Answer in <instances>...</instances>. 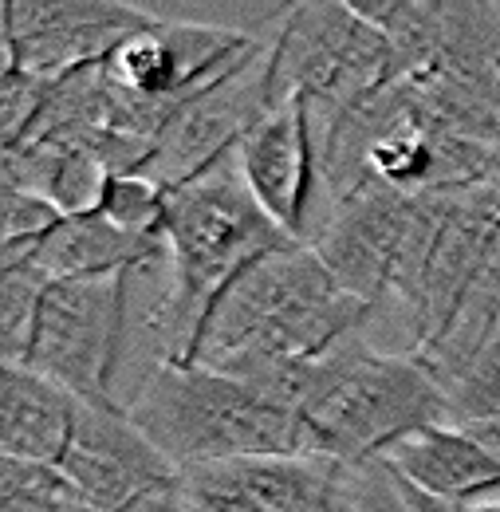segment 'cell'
Segmentation results:
<instances>
[{"mask_svg":"<svg viewBox=\"0 0 500 512\" xmlns=\"http://www.w3.org/2000/svg\"><path fill=\"white\" fill-rule=\"evenodd\" d=\"M418 193H398L386 186H367L331 205L319 221L312 245L327 272L363 304L382 308L394 288V268L414 225Z\"/></svg>","mask_w":500,"mask_h":512,"instance_id":"obj_9","label":"cell"},{"mask_svg":"<svg viewBox=\"0 0 500 512\" xmlns=\"http://www.w3.org/2000/svg\"><path fill=\"white\" fill-rule=\"evenodd\" d=\"M48 284L52 280L32 264L4 268V276H0V351H4V367H24L28 347H32V327H36Z\"/></svg>","mask_w":500,"mask_h":512,"instance_id":"obj_16","label":"cell"},{"mask_svg":"<svg viewBox=\"0 0 500 512\" xmlns=\"http://www.w3.org/2000/svg\"><path fill=\"white\" fill-rule=\"evenodd\" d=\"M402 481L453 509L500 501V461L461 426H430L382 457Z\"/></svg>","mask_w":500,"mask_h":512,"instance_id":"obj_12","label":"cell"},{"mask_svg":"<svg viewBox=\"0 0 500 512\" xmlns=\"http://www.w3.org/2000/svg\"><path fill=\"white\" fill-rule=\"evenodd\" d=\"M79 398L60 383L28 371H0V453L8 461H32L60 469L79 426Z\"/></svg>","mask_w":500,"mask_h":512,"instance_id":"obj_14","label":"cell"},{"mask_svg":"<svg viewBox=\"0 0 500 512\" xmlns=\"http://www.w3.org/2000/svg\"><path fill=\"white\" fill-rule=\"evenodd\" d=\"M457 512H500V501H481V505H469V509H457Z\"/></svg>","mask_w":500,"mask_h":512,"instance_id":"obj_23","label":"cell"},{"mask_svg":"<svg viewBox=\"0 0 500 512\" xmlns=\"http://www.w3.org/2000/svg\"><path fill=\"white\" fill-rule=\"evenodd\" d=\"M63 221L60 205L28 190L4 186V213H0V260L28 253L36 241H44Z\"/></svg>","mask_w":500,"mask_h":512,"instance_id":"obj_19","label":"cell"},{"mask_svg":"<svg viewBox=\"0 0 500 512\" xmlns=\"http://www.w3.org/2000/svg\"><path fill=\"white\" fill-rule=\"evenodd\" d=\"M469 434H473V438H477V442H481V446L489 449V453H493V457L500 461V418H497V422H481V426H469Z\"/></svg>","mask_w":500,"mask_h":512,"instance_id":"obj_21","label":"cell"},{"mask_svg":"<svg viewBox=\"0 0 500 512\" xmlns=\"http://www.w3.org/2000/svg\"><path fill=\"white\" fill-rule=\"evenodd\" d=\"M315 457L363 469L430 426H449L445 386L410 355L351 343L300 414Z\"/></svg>","mask_w":500,"mask_h":512,"instance_id":"obj_4","label":"cell"},{"mask_svg":"<svg viewBox=\"0 0 500 512\" xmlns=\"http://www.w3.org/2000/svg\"><path fill=\"white\" fill-rule=\"evenodd\" d=\"M237 166L249 182L256 205L300 245L315 233L312 209L323 186L319 130L304 103L268 111L237 146Z\"/></svg>","mask_w":500,"mask_h":512,"instance_id":"obj_10","label":"cell"},{"mask_svg":"<svg viewBox=\"0 0 500 512\" xmlns=\"http://www.w3.org/2000/svg\"><path fill=\"white\" fill-rule=\"evenodd\" d=\"M130 276L52 280L32 327L24 367L71 390L79 402L111 406L126 347Z\"/></svg>","mask_w":500,"mask_h":512,"instance_id":"obj_6","label":"cell"},{"mask_svg":"<svg viewBox=\"0 0 500 512\" xmlns=\"http://www.w3.org/2000/svg\"><path fill=\"white\" fill-rule=\"evenodd\" d=\"M60 512H99V509H91V505H87L79 493H71V497H67V501L60 505Z\"/></svg>","mask_w":500,"mask_h":512,"instance_id":"obj_22","label":"cell"},{"mask_svg":"<svg viewBox=\"0 0 500 512\" xmlns=\"http://www.w3.org/2000/svg\"><path fill=\"white\" fill-rule=\"evenodd\" d=\"M371 304L355 300L312 245L264 256L229 284L201 331L193 363L252 379L272 367L319 363L367 339Z\"/></svg>","mask_w":500,"mask_h":512,"instance_id":"obj_1","label":"cell"},{"mask_svg":"<svg viewBox=\"0 0 500 512\" xmlns=\"http://www.w3.org/2000/svg\"><path fill=\"white\" fill-rule=\"evenodd\" d=\"M115 512H193L186 477L178 473V477H170V481L146 489L142 497H134L130 505H123V509H115Z\"/></svg>","mask_w":500,"mask_h":512,"instance_id":"obj_20","label":"cell"},{"mask_svg":"<svg viewBox=\"0 0 500 512\" xmlns=\"http://www.w3.org/2000/svg\"><path fill=\"white\" fill-rule=\"evenodd\" d=\"M390 83V44L351 4L315 0L280 12V28L272 32L264 56L268 111L304 103L312 111L315 130L323 134Z\"/></svg>","mask_w":500,"mask_h":512,"instance_id":"obj_5","label":"cell"},{"mask_svg":"<svg viewBox=\"0 0 500 512\" xmlns=\"http://www.w3.org/2000/svg\"><path fill=\"white\" fill-rule=\"evenodd\" d=\"M449 398V426H481L500 418V331L485 343V351L445 386Z\"/></svg>","mask_w":500,"mask_h":512,"instance_id":"obj_17","label":"cell"},{"mask_svg":"<svg viewBox=\"0 0 500 512\" xmlns=\"http://www.w3.org/2000/svg\"><path fill=\"white\" fill-rule=\"evenodd\" d=\"M193 512H355L359 469L331 457H249L182 473Z\"/></svg>","mask_w":500,"mask_h":512,"instance_id":"obj_7","label":"cell"},{"mask_svg":"<svg viewBox=\"0 0 500 512\" xmlns=\"http://www.w3.org/2000/svg\"><path fill=\"white\" fill-rule=\"evenodd\" d=\"M75 489L60 469L32 461H0V512H60Z\"/></svg>","mask_w":500,"mask_h":512,"instance_id":"obj_18","label":"cell"},{"mask_svg":"<svg viewBox=\"0 0 500 512\" xmlns=\"http://www.w3.org/2000/svg\"><path fill=\"white\" fill-rule=\"evenodd\" d=\"M126 414L178 473L249 457H315L300 414L205 363L158 359Z\"/></svg>","mask_w":500,"mask_h":512,"instance_id":"obj_3","label":"cell"},{"mask_svg":"<svg viewBox=\"0 0 500 512\" xmlns=\"http://www.w3.org/2000/svg\"><path fill=\"white\" fill-rule=\"evenodd\" d=\"M158 253H166L162 241L154 237H134L119 229L107 213H71L60 225L36 241L28 253L4 260V268L32 264L48 280H103V276H123L146 268Z\"/></svg>","mask_w":500,"mask_h":512,"instance_id":"obj_13","label":"cell"},{"mask_svg":"<svg viewBox=\"0 0 500 512\" xmlns=\"http://www.w3.org/2000/svg\"><path fill=\"white\" fill-rule=\"evenodd\" d=\"M60 473L67 485L99 512H115L146 489L178 477V469L150 446V438L130 422L126 406H79V426Z\"/></svg>","mask_w":500,"mask_h":512,"instance_id":"obj_11","label":"cell"},{"mask_svg":"<svg viewBox=\"0 0 500 512\" xmlns=\"http://www.w3.org/2000/svg\"><path fill=\"white\" fill-rule=\"evenodd\" d=\"M0 40L20 44L36 36H60L79 28H126V32H146L158 24V16L115 4V0H4L0 8Z\"/></svg>","mask_w":500,"mask_h":512,"instance_id":"obj_15","label":"cell"},{"mask_svg":"<svg viewBox=\"0 0 500 512\" xmlns=\"http://www.w3.org/2000/svg\"><path fill=\"white\" fill-rule=\"evenodd\" d=\"M162 245L170 256V288L158 300L150 327L162 339L166 363H193L201 331L229 284L264 256L300 241L256 205L237 154H225L193 182L166 190Z\"/></svg>","mask_w":500,"mask_h":512,"instance_id":"obj_2","label":"cell"},{"mask_svg":"<svg viewBox=\"0 0 500 512\" xmlns=\"http://www.w3.org/2000/svg\"><path fill=\"white\" fill-rule=\"evenodd\" d=\"M264 56H268V40L256 52H249L229 75H221L213 87H205L162 130L142 178H150L158 190H178L193 182L201 170H209L213 162H221L225 154H237L241 138L268 115Z\"/></svg>","mask_w":500,"mask_h":512,"instance_id":"obj_8","label":"cell"}]
</instances>
